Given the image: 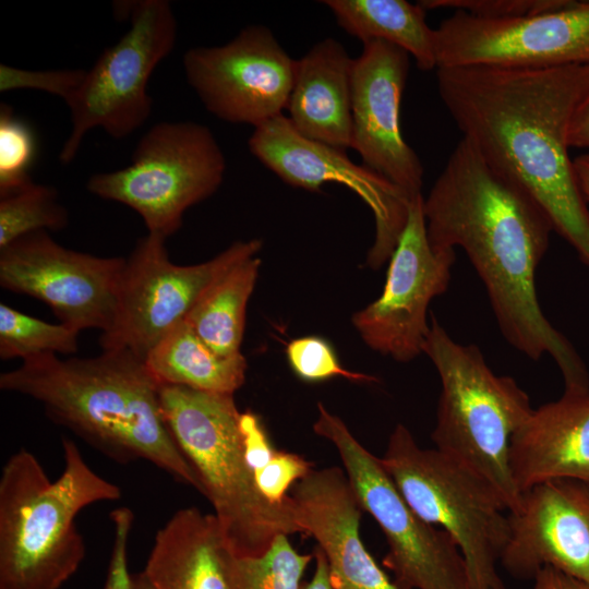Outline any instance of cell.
<instances>
[{"label": "cell", "instance_id": "18", "mask_svg": "<svg viewBox=\"0 0 589 589\" xmlns=\"http://www.w3.org/2000/svg\"><path fill=\"white\" fill-rule=\"evenodd\" d=\"M508 520L500 564L512 577L533 580L551 567L589 585V482L560 478L538 483L521 493Z\"/></svg>", "mask_w": 589, "mask_h": 589}, {"label": "cell", "instance_id": "33", "mask_svg": "<svg viewBox=\"0 0 589 589\" xmlns=\"http://www.w3.org/2000/svg\"><path fill=\"white\" fill-rule=\"evenodd\" d=\"M313 470V464L294 453L279 452L263 468L253 472L260 492L271 502L290 498L288 490Z\"/></svg>", "mask_w": 589, "mask_h": 589}, {"label": "cell", "instance_id": "35", "mask_svg": "<svg viewBox=\"0 0 589 589\" xmlns=\"http://www.w3.org/2000/svg\"><path fill=\"white\" fill-rule=\"evenodd\" d=\"M240 430L242 433L247 461L256 471L263 468L277 453L269 442L267 433L260 418L252 411L240 414Z\"/></svg>", "mask_w": 589, "mask_h": 589}, {"label": "cell", "instance_id": "14", "mask_svg": "<svg viewBox=\"0 0 589 589\" xmlns=\"http://www.w3.org/2000/svg\"><path fill=\"white\" fill-rule=\"evenodd\" d=\"M455 261L456 250L434 249L429 241L422 194L411 200L382 293L352 316L362 340L398 362L423 353L429 305L446 292Z\"/></svg>", "mask_w": 589, "mask_h": 589}, {"label": "cell", "instance_id": "32", "mask_svg": "<svg viewBox=\"0 0 589 589\" xmlns=\"http://www.w3.org/2000/svg\"><path fill=\"white\" fill-rule=\"evenodd\" d=\"M84 70L33 71L0 64V92L31 88L41 91L67 101L79 87Z\"/></svg>", "mask_w": 589, "mask_h": 589}, {"label": "cell", "instance_id": "24", "mask_svg": "<svg viewBox=\"0 0 589 589\" xmlns=\"http://www.w3.org/2000/svg\"><path fill=\"white\" fill-rule=\"evenodd\" d=\"M144 362L160 385L227 395H233L243 385L248 368L242 353L218 354L187 321L168 333Z\"/></svg>", "mask_w": 589, "mask_h": 589}, {"label": "cell", "instance_id": "11", "mask_svg": "<svg viewBox=\"0 0 589 589\" xmlns=\"http://www.w3.org/2000/svg\"><path fill=\"white\" fill-rule=\"evenodd\" d=\"M165 241L147 232L125 259L116 317L110 329L100 334L103 350H128L145 361L224 272L262 248L260 239L236 241L206 262L177 265L169 259Z\"/></svg>", "mask_w": 589, "mask_h": 589}, {"label": "cell", "instance_id": "38", "mask_svg": "<svg viewBox=\"0 0 589 589\" xmlns=\"http://www.w3.org/2000/svg\"><path fill=\"white\" fill-rule=\"evenodd\" d=\"M313 554L315 560L313 577L309 582L303 585L301 589H336L323 551L316 546Z\"/></svg>", "mask_w": 589, "mask_h": 589}, {"label": "cell", "instance_id": "8", "mask_svg": "<svg viewBox=\"0 0 589 589\" xmlns=\"http://www.w3.org/2000/svg\"><path fill=\"white\" fill-rule=\"evenodd\" d=\"M225 172L224 152L206 125L165 121L139 140L127 167L93 175L86 188L129 206L148 233L167 239L181 228L188 208L218 190Z\"/></svg>", "mask_w": 589, "mask_h": 589}, {"label": "cell", "instance_id": "3", "mask_svg": "<svg viewBox=\"0 0 589 589\" xmlns=\"http://www.w3.org/2000/svg\"><path fill=\"white\" fill-rule=\"evenodd\" d=\"M0 388L40 402L48 419L113 461L147 460L203 494L196 471L165 421L161 385L130 351L32 357L1 373Z\"/></svg>", "mask_w": 589, "mask_h": 589}, {"label": "cell", "instance_id": "15", "mask_svg": "<svg viewBox=\"0 0 589 589\" xmlns=\"http://www.w3.org/2000/svg\"><path fill=\"white\" fill-rule=\"evenodd\" d=\"M296 68L272 31L256 24L225 45L193 47L183 56L187 81L206 110L254 129L283 115Z\"/></svg>", "mask_w": 589, "mask_h": 589}, {"label": "cell", "instance_id": "5", "mask_svg": "<svg viewBox=\"0 0 589 589\" xmlns=\"http://www.w3.org/2000/svg\"><path fill=\"white\" fill-rule=\"evenodd\" d=\"M165 421L196 471L229 548L237 557L263 554L279 534L303 533L292 498L267 500L245 454L233 395L161 385Z\"/></svg>", "mask_w": 589, "mask_h": 589}, {"label": "cell", "instance_id": "16", "mask_svg": "<svg viewBox=\"0 0 589 589\" xmlns=\"http://www.w3.org/2000/svg\"><path fill=\"white\" fill-rule=\"evenodd\" d=\"M248 145L260 163L291 187L317 192L324 183L334 182L358 194L375 220L368 264L378 268L389 260L406 226L410 203L398 188L364 165L354 164L346 151L302 136L284 115L255 128Z\"/></svg>", "mask_w": 589, "mask_h": 589}, {"label": "cell", "instance_id": "34", "mask_svg": "<svg viewBox=\"0 0 589 589\" xmlns=\"http://www.w3.org/2000/svg\"><path fill=\"white\" fill-rule=\"evenodd\" d=\"M115 537L104 589H133L129 572L128 544L134 514L129 507H118L110 513Z\"/></svg>", "mask_w": 589, "mask_h": 589}, {"label": "cell", "instance_id": "19", "mask_svg": "<svg viewBox=\"0 0 589 589\" xmlns=\"http://www.w3.org/2000/svg\"><path fill=\"white\" fill-rule=\"evenodd\" d=\"M290 496L296 519L323 551L336 589H398L362 543V508L345 470L313 469Z\"/></svg>", "mask_w": 589, "mask_h": 589}, {"label": "cell", "instance_id": "7", "mask_svg": "<svg viewBox=\"0 0 589 589\" xmlns=\"http://www.w3.org/2000/svg\"><path fill=\"white\" fill-rule=\"evenodd\" d=\"M381 461L411 508L453 538L473 589H506L496 565L509 538V520L496 493L436 448L420 447L401 423Z\"/></svg>", "mask_w": 589, "mask_h": 589}, {"label": "cell", "instance_id": "13", "mask_svg": "<svg viewBox=\"0 0 589 589\" xmlns=\"http://www.w3.org/2000/svg\"><path fill=\"white\" fill-rule=\"evenodd\" d=\"M125 257H101L60 245L49 231L25 235L0 250V286L46 303L80 333L113 324Z\"/></svg>", "mask_w": 589, "mask_h": 589}, {"label": "cell", "instance_id": "29", "mask_svg": "<svg viewBox=\"0 0 589 589\" xmlns=\"http://www.w3.org/2000/svg\"><path fill=\"white\" fill-rule=\"evenodd\" d=\"M37 141L31 125L7 105L0 106V197L33 183Z\"/></svg>", "mask_w": 589, "mask_h": 589}, {"label": "cell", "instance_id": "20", "mask_svg": "<svg viewBox=\"0 0 589 589\" xmlns=\"http://www.w3.org/2000/svg\"><path fill=\"white\" fill-rule=\"evenodd\" d=\"M509 468L520 494L552 479L589 482V390L532 409L512 436Z\"/></svg>", "mask_w": 589, "mask_h": 589}, {"label": "cell", "instance_id": "31", "mask_svg": "<svg viewBox=\"0 0 589 589\" xmlns=\"http://www.w3.org/2000/svg\"><path fill=\"white\" fill-rule=\"evenodd\" d=\"M572 0H422L425 10L454 9L482 19L530 16L567 5Z\"/></svg>", "mask_w": 589, "mask_h": 589}, {"label": "cell", "instance_id": "10", "mask_svg": "<svg viewBox=\"0 0 589 589\" xmlns=\"http://www.w3.org/2000/svg\"><path fill=\"white\" fill-rule=\"evenodd\" d=\"M120 5L129 17V29L104 49L65 101L71 132L59 154L63 165L74 159L89 130L100 128L115 139H123L143 125L152 112L147 84L175 47L177 20L166 0Z\"/></svg>", "mask_w": 589, "mask_h": 589}, {"label": "cell", "instance_id": "37", "mask_svg": "<svg viewBox=\"0 0 589 589\" xmlns=\"http://www.w3.org/2000/svg\"><path fill=\"white\" fill-rule=\"evenodd\" d=\"M532 589H589V585L554 568L545 567L533 578Z\"/></svg>", "mask_w": 589, "mask_h": 589}, {"label": "cell", "instance_id": "1", "mask_svg": "<svg viewBox=\"0 0 589 589\" xmlns=\"http://www.w3.org/2000/svg\"><path fill=\"white\" fill-rule=\"evenodd\" d=\"M423 214L434 249L466 252L508 344L534 361L551 356L564 390H589L582 359L537 297L536 271L554 231L538 204L461 137L423 197Z\"/></svg>", "mask_w": 589, "mask_h": 589}, {"label": "cell", "instance_id": "26", "mask_svg": "<svg viewBox=\"0 0 589 589\" xmlns=\"http://www.w3.org/2000/svg\"><path fill=\"white\" fill-rule=\"evenodd\" d=\"M68 223L57 189L33 182L0 197V250L32 232L62 230Z\"/></svg>", "mask_w": 589, "mask_h": 589}, {"label": "cell", "instance_id": "9", "mask_svg": "<svg viewBox=\"0 0 589 589\" xmlns=\"http://www.w3.org/2000/svg\"><path fill=\"white\" fill-rule=\"evenodd\" d=\"M314 432L329 441L362 510L383 531L388 552L383 563L398 589H473L465 558L453 538L421 518L382 465L346 423L317 404Z\"/></svg>", "mask_w": 589, "mask_h": 589}, {"label": "cell", "instance_id": "28", "mask_svg": "<svg viewBox=\"0 0 589 589\" xmlns=\"http://www.w3.org/2000/svg\"><path fill=\"white\" fill-rule=\"evenodd\" d=\"M314 554H300L288 536L279 534L261 555L235 557L233 589H301V579Z\"/></svg>", "mask_w": 589, "mask_h": 589}, {"label": "cell", "instance_id": "36", "mask_svg": "<svg viewBox=\"0 0 589 589\" xmlns=\"http://www.w3.org/2000/svg\"><path fill=\"white\" fill-rule=\"evenodd\" d=\"M569 147H589V93L577 106L568 129Z\"/></svg>", "mask_w": 589, "mask_h": 589}, {"label": "cell", "instance_id": "40", "mask_svg": "<svg viewBox=\"0 0 589 589\" xmlns=\"http://www.w3.org/2000/svg\"><path fill=\"white\" fill-rule=\"evenodd\" d=\"M133 589H156L144 572L133 576Z\"/></svg>", "mask_w": 589, "mask_h": 589}, {"label": "cell", "instance_id": "6", "mask_svg": "<svg viewBox=\"0 0 589 589\" xmlns=\"http://www.w3.org/2000/svg\"><path fill=\"white\" fill-rule=\"evenodd\" d=\"M435 366L441 394L431 434L435 448L483 480L508 513L521 494L509 468L510 440L532 411L528 394L506 375H496L476 345L454 340L431 314L423 347Z\"/></svg>", "mask_w": 589, "mask_h": 589}, {"label": "cell", "instance_id": "23", "mask_svg": "<svg viewBox=\"0 0 589 589\" xmlns=\"http://www.w3.org/2000/svg\"><path fill=\"white\" fill-rule=\"evenodd\" d=\"M336 23L362 44L383 40L405 50L423 71L436 69L435 31L426 10L405 0H325Z\"/></svg>", "mask_w": 589, "mask_h": 589}, {"label": "cell", "instance_id": "39", "mask_svg": "<svg viewBox=\"0 0 589 589\" xmlns=\"http://www.w3.org/2000/svg\"><path fill=\"white\" fill-rule=\"evenodd\" d=\"M574 170L580 192L589 207V153L574 159Z\"/></svg>", "mask_w": 589, "mask_h": 589}, {"label": "cell", "instance_id": "12", "mask_svg": "<svg viewBox=\"0 0 589 589\" xmlns=\"http://www.w3.org/2000/svg\"><path fill=\"white\" fill-rule=\"evenodd\" d=\"M435 31L436 69L464 65H589V1L517 19L455 11Z\"/></svg>", "mask_w": 589, "mask_h": 589}, {"label": "cell", "instance_id": "17", "mask_svg": "<svg viewBox=\"0 0 589 589\" xmlns=\"http://www.w3.org/2000/svg\"><path fill=\"white\" fill-rule=\"evenodd\" d=\"M410 56L383 40L363 44L352 73V146L362 165L410 201L421 195L423 166L404 140L400 104Z\"/></svg>", "mask_w": 589, "mask_h": 589}, {"label": "cell", "instance_id": "21", "mask_svg": "<svg viewBox=\"0 0 589 589\" xmlns=\"http://www.w3.org/2000/svg\"><path fill=\"white\" fill-rule=\"evenodd\" d=\"M353 64L333 37L297 60L286 117L298 133L335 148H351Z\"/></svg>", "mask_w": 589, "mask_h": 589}, {"label": "cell", "instance_id": "22", "mask_svg": "<svg viewBox=\"0 0 589 589\" xmlns=\"http://www.w3.org/2000/svg\"><path fill=\"white\" fill-rule=\"evenodd\" d=\"M235 557L214 514L185 507L157 531L143 572L156 589H233Z\"/></svg>", "mask_w": 589, "mask_h": 589}, {"label": "cell", "instance_id": "30", "mask_svg": "<svg viewBox=\"0 0 589 589\" xmlns=\"http://www.w3.org/2000/svg\"><path fill=\"white\" fill-rule=\"evenodd\" d=\"M292 371L305 382H323L342 376L354 382H375L376 378L341 366L330 345L321 337L305 336L292 339L286 347Z\"/></svg>", "mask_w": 589, "mask_h": 589}, {"label": "cell", "instance_id": "4", "mask_svg": "<svg viewBox=\"0 0 589 589\" xmlns=\"http://www.w3.org/2000/svg\"><path fill=\"white\" fill-rule=\"evenodd\" d=\"M61 445L63 470L53 481L24 447L2 467L0 589H60L86 554L79 513L121 498L120 486L93 470L71 438Z\"/></svg>", "mask_w": 589, "mask_h": 589}, {"label": "cell", "instance_id": "25", "mask_svg": "<svg viewBox=\"0 0 589 589\" xmlns=\"http://www.w3.org/2000/svg\"><path fill=\"white\" fill-rule=\"evenodd\" d=\"M260 265L256 255L233 264L209 286L185 320L196 335L220 356L241 353L247 305Z\"/></svg>", "mask_w": 589, "mask_h": 589}, {"label": "cell", "instance_id": "2", "mask_svg": "<svg viewBox=\"0 0 589 589\" xmlns=\"http://www.w3.org/2000/svg\"><path fill=\"white\" fill-rule=\"evenodd\" d=\"M436 83L462 139L538 204L589 267V207L567 141L589 65L438 68Z\"/></svg>", "mask_w": 589, "mask_h": 589}, {"label": "cell", "instance_id": "27", "mask_svg": "<svg viewBox=\"0 0 589 589\" xmlns=\"http://www.w3.org/2000/svg\"><path fill=\"white\" fill-rule=\"evenodd\" d=\"M79 333L0 304V358L22 360L46 353H76Z\"/></svg>", "mask_w": 589, "mask_h": 589}]
</instances>
